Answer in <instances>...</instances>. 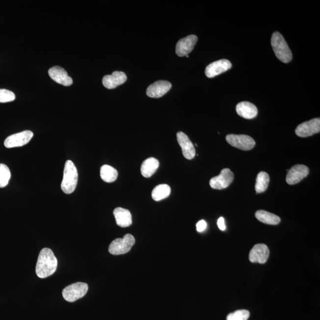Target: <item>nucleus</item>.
<instances>
[{
	"instance_id": "b1692460",
	"label": "nucleus",
	"mask_w": 320,
	"mask_h": 320,
	"mask_svg": "<svg viewBox=\"0 0 320 320\" xmlns=\"http://www.w3.org/2000/svg\"><path fill=\"white\" fill-rule=\"evenodd\" d=\"M269 176L267 173L261 171L256 178L255 190L257 193H263L267 190L269 184Z\"/></svg>"
},
{
	"instance_id": "cd10ccee",
	"label": "nucleus",
	"mask_w": 320,
	"mask_h": 320,
	"mask_svg": "<svg viewBox=\"0 0 320 320\" xmlns=\"http://www.w3.org/2000/svg\"><path fill=\"white\" fill-rule=\"evenodd\" d=\"M207 222H206L204 220H201V221H200L197 223L196 230L198 231V232L201 233L202 231H204L206 228H207Z\"/></svg>"
},
{
	"instance_id": "f3484780",
	"label": "nucleus",
	"mask_w": 320,
	"mask_h": 320,
	"mask_svg": "<svg viewBox=\"0 0 320 320\" xmlns=\"http://www.w3.org/2000/svg\"><path fill=\"white\" fill-rule=\"evenodd\" d=\"M127 76L121 71H115L111 75H107L102 80L103 84L108 89H113L126 82Z\"/></svg>"
},
{
	"instance_id": "7ed1b4c3",
	"label": "nucleus",
	"mask_w": 320,
	"mask_h": 320,
	"mask_svg": "<svg viewBox=\"0 0 320 320\" xmlns=\"http://www.w3.org/2000/svg\"><path fill=\"white\" fill-rule=\"evenodd\" d=\"M271 45L275 55L280 61L290 62L293 59V53L284 37L278 31H275L271 38Z\"/></svg>"
},
{
	"instance_id": "412c9836",
	"label": "nucleus",
	"mask_w": 320,
	"mask_h": 320,
	"mask_svg": "<svg viewBox=\"0 0 320 320\" xmlns=\"http://www.w3.org/2000/svg\"><path fill=\"white\" fill-rule=\"evenodd\" d=\"M256 218L259 221L269 225H278L281 222V218L275 214L264 210L257 211L255 213Z\"/></svg>"
},
{
	"instance_id": "f03ea898",
	"label": "nucleus",
	"mask_w": 320,
	"mask_h": 320,
	"mask_svg": "<svg viewBox=\"0 0 320 320\" xmlns=\"http://www.w3.org/2000/svg\"><path fill=\"white\" fill-rule=\"evenodd\" d=\"M79 174L74 162L67 160L65 164L61 189L65 194H71L76 190L78 183Z\"/></svg>"
},
{
	"instance_id": "2eb2a0df",
	"label": "nucleus",
	"mask_w": 320,
	"mask_h": 320,
	"mask_svg": "<svg viewBox=\"0 0 320 320\" xmlns=\"http://www.w3.org/2000/svg\"><path fill=\"white\" fill-rule=\"evenodd\" d=\"M177 139L180 146H181L183 155L187 160H191L195 156V147L187 135L183 132L177 133Z\"/></svg>"
},
{
	"instance_id": "aec40b11",
	"label": "nucleus",
	"mask_w": 320,
	"mask_h": 320,
	"mask_svg": "<svg viewBox=\"0 0 320 320\" xmlns=\"http://www.w3.org/2000/svg\"><path fill=\"white\" fill-rule=\"evenodd\" d=\"M159 165V160L154 157H150V158L145 160L141 164V173L142 175L144 178H150L156 172Z\"/></svg>"
},
{
	"instance_id": "f257e3e1",
	"label": "nucleus",
	"mask_w": 320,
	"mask_h": 320,
	"mask_svg": "<svg viewBox=\"0 0 320 320\" xmlns=\"http://www.w3.org/2000/svg\"><path fill=\"white\" fill-rule=\"evenodd\" d=\"M58 261L52 250L44 248L41 251L36 267L37 276L41 279L48 278L55 272Z\"/></svg>"
},
{
	"instance_id": "6ab92c4d",
	"label": "nucleus",
	"mask_w": 320,
	"mask_h": 320,
	"mask_svg": "<svg viewBox=\"0 0 320 320\" xmlns=\"http://www.w3.org/2000/svg\"><path fill=\"white\" fill-rule=\"evenodd\" d=\"M117 225L118 226L125 228L130 227L133 224L132 215L130 211L121 207L117 208L113 211Z\"/></svg>"
},
{
	"instance_id": "a211bd4d",
	"label": "nucleus",
	"mask_w": 320,
	"mask_h": 320,
	"mask_svg": "<svg viewBox=\"0 0 320 320\" xmlns=\"http://www.w3.org/2000/svg\"><path fill=\"white\" fill-rule=\"evenodd\" d=\"M237 114L242 118L251 119L258 115V110L256 106L248 102L239 103L236 107Z\"/></svg>"
},
{
	"instance_id": "39448f33",
	"label": "nucleus",
	"mask_w": 320,
	"mask_h": 320,
	"mask_svg": "<svg viewBox=\"0 0 320 320\" xmlns=\"http://www.w3.org/2000/svg\"><path fill=\"white\" fill-rule=\"evenodd\" d=\"M88 285L83 282H77L68 285L62 291V296L67 301L73 302L82 298L87 293Z\"/></svg>"
},
{
	"instance_id": "9b49d317",
	"label": "nucleus",
	"mask_w": 320,
	"mask_h": 320,
	"mask_svg": "<svg viewBox=\"0 0 320 320\" xmlns=\"http://www.w3.org/2000/svg\"><path fill=\"white\" fill-rule=\"evenodd\" d=\"M232 67V64L227 59H223L211 63L205 70V75L208 78H213L223 73L226 72Z\"/></svg>"
},
{
	"instance_id": "5701e85b",
	"label": "nucleus",
	"mask_w": 320,
	"mask_h": 320,
	"mask_svg": "<svg viewBox=\"0 0 320 320\" xmlns=\"http://www.w3.org/2000/svg\"><path fill=\"white\" fill-rule=\"evenodd\" d=\"M170 193L171 188L169 186L166 184H162L154 187L151 196L154 201H160L167 198L170 195Z\"/></svg>"
},
{
	"instance_id": "0eeeda50",
	"label": "nucleus",
	"mask_w": 320,
	"mask_h": 320,
	"mask_svg": "<svg viewBox=\"0 0 320 320\" xmlns=\"http://www.w3.org/2000/svg\"><path fill=\"white\" fill-rule=\"evenodd\" d=\"M33 133L30 131L13 134L5 139L4 146L7 148L21 147L28 144L33 138Z\"/></svg>"
},
{
	"instance_id": "4be33fe9",
	"label": "nucleus",
	"mask_w": 320,
	"mask_h": 320,
	"mask_svg": "<svg viewBox=\"0 0 320 320\" xmlns=\"http://www.w3.org/2000/svg\"><path fill=\"white\" fill-rule=\"evenodd\" d=\"M118 176V171L110 165H104L101 168V177L105 182H114L116 181Z\"/></svg>"
},
{
	"instance_id": "393cba45",
	"label": "nucleus",
	"mask_w": 320,
	"mask_h": 320,
	"mask_svg": "<svg viewBox=\"0 0 320 320\" xmlns=\"http://www.w3.org/2000/svg\"><path fill=\"white\" fill-rule=\"evenodd\" d=\"M11 178L9 168L4 164H0V188H3L8 184Z\"/></svg>"
},
{
	"instance_id": "ddd939ff",
	"label": "nucleus",
	"mask_w": 320,
	"mask_h": 320,
	"mask_svg": "<svg viewBox=\"0 0 320 320\" xmlns=\"http://www.w3.org/2000/svg\"><path fill=\"white\" fill-rule=\"evenodd\" d=\"M270 251L267 245L259 244L254 245L249 254V260L252 263L264 264L269 257Z\"/></svg>"
},
{
	"instance_id": "c85d7f7f",
	"label": "nucleus",
	"mask_w": 320,
	"mask_h": 320,
	"mask_svg": "<svg viewBox=\"0 0 320 320\" xmlns=\"http://www.w3.org/2000/svg\"><path fill=\"white\" fill-rule=\"evenodd\" d=\"M217 225H218V228L220 230L225 231L226 229V226L225 225L224 218L223 217H220L217 222Z\"/></svg>"
},
{
	"instance_id": "1a4fd4ad",
	"label": "nucleus",
	"mask_w": 320,
	"mask_h": 320,
	"mask_svg": "<svg viewBox=\"0 0 320 320\" xmlns=\"http://www.w3.org/2000/svg\"><path fill=\"white\" fill-rule=\"evenodd\" d=\"M309 168L306 165L296 164L288 171L286 181L290 185H295L306 178L309 174Z\"/></svg>"
},
{
	"instance_id": "6e6552de",
	"label": "nucleus",
	"mask_w": 320,
	"mask_h": 320,
	"mask_svg": "<svg viewBox=\"0 0 320 320\" xmlns=\"http://www.w3.org/2000/svg\"><path fill=\"white\" fill-rule=\"evenodd\" d=\"M234 173L229 168H224L218 176L211 179L210 184L213 189H224L229 187L234 181Z\"/></svg>"
},
{
	"instance_id": "20e7f679",
	"label": "nucleus",
	"mask_w": 320,
	"mask_h": 320,
	"mask_svg": "<svg viewBox=\"0 0 320 320\" xmlns=\"http://www.w3.org/2000/svg\"><path fill=\"white\" fill-rule=\"evenodd\" d=\"M135 240L133 235L126 234L122 239H117L111 242L108 251L113 255H120L129 252L135 244Z\"/></svg>"
},
{
	"instance_id": "c756f323",
	"label": "nucleus",
	"mask_w": 320,
	"mask_h": 320,
	"mask_svg": "<svg viewBox=\"0 0 320 320\" xmlns=\"http://www.w3.org/2000/svg\"><path fill=\"white\" fill-rule=\"evenodd\" d=\"M186 57H187V58H188V55H186Z\"/></svg>"
},
{
	"instance_id": "423d86ee",
	"label": "nucleus",
	"mask_w": 320,
	"mask_h": 320,
	"mask_svg": "<svg viewBox=\"0 0 320 320\" xmlns=\"http://www.w3.org/2000/svg\"><path fill=\"white\" fill-rule=\"evenodd\" d=\"M228 144L231 146L243 151H248L255 146L256 142L250 136L230 134L226 136Z\"/></svg>"
},
{
	"instance_id": "dca6fc26",
	"label": "nucleus",
	"mask_w": 320,
	"mask_h": 320,
	"mask_svg": "<svg viewBox=\"0 0 320 320\" xmlns=\"http://www.w3.org/2000/svg\"><path fill=\"white\" fill-rule=\"evenodd\" d=\"M48 74L53 81L64 86H70L73 83L72 78L68 76L67 71L61 67H53L48 71Z\"/></svg>"
},
{
	"instance_id": "bb28decb",
	"label": "nucleus",
	"mask_w": 320,
	"mask_h": 320,
	"mask_svg": "<svg viewBox=\"0 0 320 320\" xmlns=\"http://www.w3.org/2000/svg\"><path fill=\"white\" fill-rule=\"evenodd\" d=\"M16 99V95L12 91L6 89H0V103L13 102Z\"/></svg>"
},
{
	"instance_id": "9d476101",
	"label": "nucleus",
	"mask_w": 320,
	"mask_h": 320,
	"mask_svg": "<svg viewBox=\"0 0 320 320\" xmlns=\"http://www.w3.org/2000/svg\"><path fill=\"white\" fill-rule=\"evenodd\" d=\"M320 131V119L315 118L299 125L296 128L295 133L297 136L305 138L319 133Z\"/></svg>"
},
{
	"instance_id": "4468645a",
	"label": "nucleus",
	"mask_w": 320,
	"mask_h": 320,
	"mask_svg": "<svg viewBox=\"0 0 320 320\" xmlns=\"http://www.w3.org/2000/svg\"><path fill=\"white\" fill-rule=\"evenodd\" d=\"M170 82L161 80L151 84L147 89V94L151 98H160L165 95L171 89Z\"/></svg>"
},
{
	"instance_id": "a878e982",
	"label": "nucleus",
	"mask_w": 320,
	"mask_h": 320,
	"mask_svg": "<svg viewBox=\"0 0 320 320\" xmlns=\"http://www.w3.org/2000/svg\"><path fill=\"white\" fill-rule=\"evenodd\" d=\"M249 317V311L246 310H240L228 314L227 320H247Z\"/></svg>"
},
{
	"instance_id": "f8f14e48",
	"label": "nucleus",
	"mask_w": 320,
	"mask_h": 320,
	"mask_svg": "<svg viewBox=\"0 0 320 320\" xmlns=\"http://www.w3.org/2000/svg\"><path fill=\"white\" fill-rule=\"evenodd\" d=\"M197 41L198 37L194 35L187 36L179 40L176 47L177 55L181 57L187 55L193 50Z\"/></svg>"
}]
</instances>
